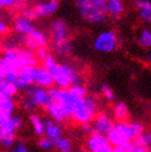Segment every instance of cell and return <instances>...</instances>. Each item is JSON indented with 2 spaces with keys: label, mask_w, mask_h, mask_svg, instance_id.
<instances>
[{
  "label": "cell",
  "mask_w": 151,
  "mask_h": 152,
  "mask_svg": "<svg viewBox=\"0 0 151 152\" xmlns=\"http://www.w3.org/2000/svg\"><path fill=\"white\" fill-rule=\"evenodd\" d=\"M36 71L37 66H24L18 73V79L15 84L18 86L19 89H27L29 87H31L35 84V77H36Z\"/></svg>",
  "instance_id": "cell-13"
},
{
  "label": "cell",
  "mask_w": 151,
  "mask_h": 152,
  "mask_svg": "<svg viewBox=\"0 0 151 152\" xmlns=\"http://www.w3.org/2000/svg\"><path fill=\"white\" fill-rule=\"evenodd\" d=\"M26 93V98H29L37 108H46V106L52 102L51 95L47 88H43L40 86L32 84L31 87H29Z\"/></svg>",
  "instance_id": "cell-10"
},
{
  "label": "cell",
  "mask_w": 151,
  "mask_h": 152,
  "mask_svg": "<svg viewBox=\"0 0 151 152\" xmlns=\"http://www.w3.org/2000/svg\"><path fill=\"white\" fill-rule=\"evenodd\" d=\"M134 6L140 21L151 24V0H134Z\"/></svg>",
  "instance_id": "cell-16"
},
{
  "label": "cell",
  "mask_w": 151,
  "mask_h": 152,
  "mask_svg": "<svg viewBox=\"0 0 151 152\" xmlns=\"http://www.w3.org/2000/svg\"><path fill=\"white\" fill-rule=\"evenodd\" d=\"M52 48H54L55 53H57L58 56H67L70 55L73 50V43L72 41L68 39L63 42H59V43H56V45H52Z\"/></svg>",
  "instance_id": "cell-27"
},
{
  "label": "cell",
  "mask_w": 151,
  "mask_h": 152,
  "mask_svg": "<svg viewBox=\"0 0 151 152\" xmlns=\"http://www.w3.org/2000/svg\"><path fill=\"white\" fill-rule=\"evenodd\" d=\"M130 145H131V142L125 143V145H123V146H114L111 150V152H130L129 151Z\"/></svg>",
  "instance_id": "cell-40"
},
{
  "label": "cell",
  "mask_w": 151,
  "mask_h": 152,
  "mask_svg": "<svg viewBox=\"0 0 151 152\" xmlns=\"http://www.w3.org/2000/svg\"><path fill=\"white\" fill-rule=\"evenodd\" d=\"M19 88L15 83L7 80V79H3L0 80V94H4V95H9V96H12L15 98L19 93Z\"/></svg>",
  "instance_id": "cell-23"
},
{
  "label": "cell",
  "mask_w": 151,
  "mask_h": 152,
  "mask_svg": "<svg viewBox=\"0 0 151 152\" xmlns=\"http://www.w3.org/2000/svg\"><path fill=\"white\" fill-rule=\"evenodd\" d=\"M45 121V136H47L52 141H56L63 136V130L59 123H56L52 119H43Z\"/></svg>",
  "instance_id": "cell-17"
},
{
  "label": "cell",
  "mask_w": 151,
  "mask_h": 152,
  "mask_svg": "<svg viewBox=\"0 0 151 152\" xmlns=\"http://www.w3.org/2000/svg\"><path fill=\"white\" fill-rule=\"evenodd\" d=\"M24 126V120L19 115H10L3 118L0 125V147L4 150H10L16 141L18 130Z\"/></svg>",
  "instance_id": "cell-4"
},
{
  "label": "cell",
  "mask_w": 151,
  "mask_h": 152,
  "mask_svg": "<svg viewBox=\"0 0 151 152\" xmlns=\"http://www.w3.org/2000/svg\"><path fill=\"white\" fill-rule=\"evenodd\" d=\"M46 113L48 114L50 119L56 121V123H65L66 120H68V118H67V115L62 109V106L54 100L46 106Z\"/></svg>",
  "instance_id": "cell-19"
},
{
  "label": "cell",
  "mask_w": 151,
  "mask_h": 152,
  "mask_svg": "<svg viewBox=\"0 0 151 152\" xmlns=\"http://www.w3.org/2000/svg\"><path fill=\"white\" fill-rule=\"evenodd\" d=\"M4 9V0H0V10Z\"/></svg>",
  "instance_id": "cell-43"
},
{
  "label": "cell",
  "mask_w": 151,
  "mask_h": 152,
  "mask_svg": "<svg viewBox=\"0 0 151 152\" xmlns=\"http://www.w3.org/2000/svg\"><path fill=\"white\" fill-rule=\"evenodd\" d=\"M144 125L139 121H117L113 124L107 137L113 146H123L125 143L133 142L140 134H142Z\"/></svg>",
  "instance_id": "cell-1"
},
{
  "label": "cell",
  "mask_w": 151,
  "mask_h": 152,
  "mask_svg": "<svg viewBox=\"0 0 151 152\" xmlns=\"http://www.w3.org/2000/svg\"><path fill=\"white\" fill-rule=\"evenodd\" d=\"M35 53H36L37 58H39V61H43L45 58H46L50 55V51L46 47H41V48H37Z\"/></svg>",
  "instance_id": "cell-36"
},
{
  "label": "cell",
  "mask_w": 151,
  "mask_h": 152,
  "mask_svg": "<svg viewBox=\"0 0 151 152\" xmlns=\"http://www.w3.org/2000/svg\"><path fill=\"white\" fill-rule=\"evenodd\" d=\"M21 43L26 48L36 51L37 48L46 47L48 45V36L46 32L41 31L39 28H34L31 32L26 36H21Z\"/></svg>",
  "instance_id": "cell-8"
},
{
  "label": "cell",
  "mask_w": 151,
  "mask_h": 152,
  "mask_svg": "<svg viewBox=\"0 0 151 152\" xmlns=\"http://www.w3.org/2000/svg\"><path fill=\"white\" fill-rule=\"evenodd\" d=\"M135 142L151 150V131H144L142 134H140L138 137L135 139Z\"/></svg>",
  "instance_id": "cell-28"
},
{
  "label": "cell",
  "mask_w": 151,
  "mask_h": 152,
  "mask_svg": "<svg viewBox=\"0 0 151 152\" xmlns=\"http://www.w3.org/2000/svg\"><path fill=\"white\" fill-rule=\"evenodd\" d=\"M100 93H102V95H103L108 102H114V99H115V93H114V90H113V88H111L110 86L105 84V83L100 84Z\"/></svg>",
  "instance_id": "cell-30"
},
{
  "label": "cell",
  "mask_w": 151,
  "mask_h": 152,
  "mask_svg": "<svg viewBox=\"0 0 151 152\" xmlns=\"http://www.w3.org/2000/svg\"><path fill=\"white\" fill-rule=\"evenodd\" d=\"M107 0H77L76 6L81 18L92 25H102L108 19Z\"/></svg>",
  "instance_id": "cell-2"
},
{
  "label": "cell",
  "mask_w": 151,
  "mask_h": 152,
  "mask_svg": "<svg viewBox=\"0 0 151 152\" xmlns=\"http://www.w3.org/2000/svg\"><path fill=\"white\" fill-rule=\"evenodd\" d=\"M29 120H30V123H31L34 134L36 136H39V137L43 136L45 135V121H43V119L37 115V114L31 113L29 116Z\"/></svg>",
  "instance_id": "cell-22"
},
{
  "label": "cell",
  "mask_w": 151,
  "mask_h": 152,
  "mask_svg": "<svg viewBox=\"0 0 151 152\" xmlns=\"http://www.w3.org/2000/svg\"><path fill=\"white\" fill-rule=\"evenodd\" d=\"M149 152H151V150H150V151H149Z\"/></svg>",
  "instance_id": "cell-46"
},
{
  "label": "cell",
  "mask_w": 151,
  "mask_h": 152,
  "mask_svg": "<svg viewBox=\"0 0 151 152\" xmlns=\"http://www.w3.org/2000/svg\"><path fill=\"white\" fill-rule=\"evenodd\" d=\"M92 121H93V123H92V125H93V132L102 134V135H107L110 131L113 124H114V121H113L111 116L108 115L107 113L97 114Z\"/></svg>",
  "instance_id": "cell-14"
},
{
  "label": "cell",
  "mask_w": 151,
  "mask_h": 152,
  "mask_svg": "<svg viewBox=\"0 0 151 152\" xmlns=\"http://www.w3.org/2000/svg\"><path fill=\"white\" fill-rule=\"evenodd\" d=\"M81 131L86 135H90L93 132V125L92 123H83L81 124Z\"/></svg>",
  "instance_id": "cell-38"
},
{
  "label": "cell",
  "mask_w": 151,
  "mask_h": 152,
  "mask_svg": "<svg viewBox=\"0 0 151 152\" xmlns=\"http://www.w3.org/2000/svg\"><path fill=\"white\" fill-rule=\"evenodd\" d=\"M5 74H6V73L1 69V68H0V80H3V79L5 78Z\"/></svg>",
  "instance_id": "cell-42"
},
{
  "label": "cell",
  "mask_w": 151,
  "mask_h": 152,
  "mask_svg": "<svg viewBox=\"0 0 151 152\" xmlns=\"http://www.w3.org/2000/svg\"><path fill=\"white\" fill-rule=\"evenodd\" d=\"M15 109H16V103H15L14 98L0 94V116L6 118L12 115Z\"/></svg>",
  "instance_id": "cell-20"
},
{
  "label": "cell",
  "mask_w": 151,
  "mask_h": 152,
  "mask_svg": "<svg viewBox=\"0 0 151 152\" xmlns=\"http://www.w3.org/2000/svg\"><path fill=\"white\" fill-rule=\"evenodd\" d=\"M35 84L43 87V88H47V89L54 87V78H52L50 71L47 69V68H45L43 66L37 67L36 77H35Z\"/></svg>",
  "instance_id": "cell-18"
},
{
  "label": "cell",
  "mask_w": 151,
  "mask_h": 152,
  "mask_svg": "<svg viewBox=\"0 0 151 152\" xmlns=\"http://www.w3.org/2000/svg\"><path fill=\"white\" fill-rule=\"evenodd\" d=\"M37 146H39V148H41L42 151H51L54 150V141H52L51 139H48L47 136H41V137H39V141H37Z\"/></svg>",
  "instance_id": "cell-29"
},
{
  "label": "cell",
  "mask_w": 151,
  "mask_h": 152,
  "mask_svg": "<svg viewBox=\"0 0 151 152\" xmlns=\"http://www.w3.org/2000/svg\"><path fill=\"white\" fill-rule=\"evenodd\" d=\"M59 9V0H42L32 6L34 19L50 18Z\"/></svg>",
  "instance_id": "cell-11"
},
{
  "label": "cell",
  "mask_w": 151,
  "mask_h": 152,
  "mask_svg": "<svg viewBox=\"0 0 151 152\" xmlns=\"http://www.w3.org/2000/svg\"><path fill=\"white\" fill-rule=\"evenodd\" d=\"M136 42L140 47L145 48V50H150L151 48V30L150 28H142L138 34Z\"/></svg>",
  "instance_id": "cell-25"
},
{
  "label": "cell",
  "mask_w": 151,
  "mask_h": 152,
  "mask_svg": "<svg viewBox=\"0 0 151 152\" xmlns=\"http://www.w3.org/2000/svg\"><path fill=\"white\" fill-rule=\"evenodd\" d=\"M54 148L56 150V152H73L74 148H73V143L71 142L70 139L65 137H59L58 140H56L54 142Z\"/></svg>",
  "instance_id": "cell-26"
},
{
  "label": "cell",
  "mask_w": 151,
  "mask_h": 152,
  "mask_svg": "<svg viewBox=\"0 0 151 152\" xmlns=\"http://www.w3.org/2000/svg\"><path fill=\"white\" fill-rule=\"evenodd\" d=\"M24 4L25 0H4V7L10 10H21L24 7Z\"/></svg>",
  "instance_id": "cell-32"
},
{
  "label": "cell",
  "mask_w": 151,
  "mask_h": 152,
  "mask_svg": "<svg viewBox=\"0 0 151 152\" xmlns=\"http://www.w3.org/2000/svg\"><path fill=\"white\" fill-rule=\"evenodd\" d=\"M56 62H57L56 57H55L54 55H51V53H50V55L42 61V66H43L45 68H47V69H48V68H50V67H52V66H54Z\"/></svg>",
  "instance_id": "cell-35"
},
{
  "label": "cell",
  "mask_w": 151,
  "mask_h": 152,
  "mask_svg": "<svg viewBox=\"0 0 151 152\" xmlns=\"http://www.w3.org/2000/svg\"><path fill=\"white\" fill-rule=\"evenodd\" d=\"M129 151L130 152H149L150 150L144 147V146H141V145H139V143H136V142H131Z\"/></svg>",
  "instance_id": "cell-37"
},
{
  "label": "cell",
  "mask_w": 151,
  "mask_h": 152,
  "mask_svg": "<svg viewBox=\"0 0 151 152\" xmlns=\"http://www.w3.org/2000/svg\"><path fill=\"white\" fill-rule=\"evenodd\" d=\"M77 152H89L88 150H83V148H81V150H78Z\"/></svg>",
  "instance_id": "cell-44"
},
{
  "label": "cell",
  "mask_w": 151,
  "mask_h": 152,
  "mask_svg": "<svg viewBox=\"0 0 151 152\" xmlns=\"http://www.w3.org/2000/svg\"><path fill=\"white\" fill-rule=\"evenodd\" d=\"M51 42L52 45H56L59 42H63L70 39V28L67 22L63 19H56L51 22Z\"/></svg>",
  "instance_id": "cell-12"
},
{
  "label": "cell",
  "mask_w": 151,
  "mask_h": 152,
  "mask_svg": "<svg viewBox=\"0 0 151 152\" xmlns=\"http://www.w3.org/2000/svg\"><path fill=\"white\" fill-rule=\"evenodd\" d=\"M48 92H50V95H51V100L58 103L62 106V109H63L65 114L67 115V118L72 119L73 110H74L76 105H77V103H78V100L81 99V98L73 95L68 89L58 88V87L48 88Z\"/></svg>",
  "instance_id": "cell-6"
},
{
  "label": "cell",
  "mask_w": 151,
  "mask_h": 152,
  "mask_svg": "<svg viewBox=\"0 0 151 152\" xmlns=\"http://www.w3.org/2000/svg\"><path fill=\"white\" fill-rule=\"evenodd\" d=\"M11 152H30V148L24 141H15L14 146L11 147Z\"/></svg>",
  "instance_id": "cell-34"
},
{
  "label": "cell",
  "mask_w": 151,
  "mask_h": 152,
  "mask_svg": "<svg viewBox=\"0 0 151 152\" xmlns=\"http://www.w3.org/2000/svg\"><path fill=\"white\" fill-rule=\"evenodd\" d=\"M113 115L118 121L126 120L128 115H129V108L124 102H118L113 106Z\"/></svg>",
  "instance_id": "cell-24"
},
{
  "label": "cell",
  "mask_w": 151,
  "mask_h": 152,
  "mask_svg": "<svg viewBox=\"0 0 151 152\" xmlns=\"http://www.w3.org/2000/svg\"><path fill=\"white\" fill-rule=\"evenodd\" d=\"M1 121H3V118H1V116H0V125H1Z\"/></svg>",
  "instance_id": "cell-45"
},
{
  "label": "cell",
  "mask_w": 151,
  "mask_h": 152,
  "mask_svg": "<svg viewBox=\"0 0 151 152\" xmlns=\"http://www.w3.org/2000/svg\"><path fill=\"white\" fill-rule=\"evenodd\" d=\"M105 7H107L108 16H110L113 19H119L124 14L125 4L123 0H107Z\"/></svg>",
  "instance_id": "cell-21"
},
{
  "label": "cell",
  "mask_w": 151,
  "mask_h": 152,
  "mask_svg": "<svg viewBox=\"0 0 151 152\" xmlns=\"http://www.w3.org/2000/svg\"><path fill=\"white\" fill-rule=\"evenodd\" d=\"M119 40L118 35L113 30H104L95 36L93 41V47L97 52L100 53H111L118 48Z\"/></svg>",
  "instance_id": "cell-7"
},
{
  "label": "cell",
  "mask_w": 151,
  "mask_h": 152,
  "mask_svg": "<svg viewBox=\"0 0 151 152\" xmlns=\"http://www.w3.org/2000/svg\"><path fill=\"white\" fill-rule=\"evenodd\" d=\"M12 27H14V31L16 32V35L26 36L35 28V24L32 19L20 14L12 20Z\"/></svg>",
  "instance_id": "cell-15"
},
{
  "label": "cell",
  "mask_w": 151,
  "mask_h": 152,
  "mask_svg": "<svg viewBox=\"0 0 151 152\" xmlns=\"http://www.w3.org/2000/svg\"><path fill=\"white\" fill-rule=\"evenodd\" d=\"M98 114V102L93 96H83L78 100L73 110L72 119L78 124L92 123L94 116Z\"/></svg>",
  "instance_id": "cell-5"
},
{
  "label": "cell",
  "mask_w": 151,
  "mask_h": 152,
  "mask_svg": "<svg viewBox=\"0 0 151 152\" xmlns=\"http://www.w3.org/2000/svg\"><path fill=\"white\" fill-rule=\"evenodd\" d=\"M48 71L54 78V86L58 88L68 89L72 84H79L83 83V78L81 73L76 68L68 63H59L56 62Z\"/></svg>",
  "instance_id": "cell-3"
},
{
  "label": "cell",
  "mask_w": 151,
  "mask_h": 152,
  "mask_svg": "<svg viewBox=\"0 0 151 152\" xmlns=\"http://www.w3.org/2000/svg\"><path fill=\"white\" fill-rule=\"evenodd\" d=\"M9 32V24L5 19H0V36H4Z\"/></svg>",
  "instance_id": "cell-39"
},
{
  "label": "cell",
  "mask_w": 151,
  "mask_h": 152,
  "mask_svg": "<svg viewBox=\"0 0 151 152\" xmlns=\"http://www.w3.org/2000/svg\"><path fill=\"white\" fill-rule=\"evenodd\" d=\"M68 90L76 96H78V98H83V96H86L87 95V88L83 86V83H79V84H72Z\"/></svg>",
  "instance_id": "cell-31"
},
{
  "label": "cell",
  "mask_w": 151,
  "mask_h": 152,
  "mask_svg": "<svg viewBox=\"0 0 151 152\" xmlns=\"http://www.w3.org/2000/svg\"><path fill=\"white\" fill-rule=\"evenodd\" d=\"M144 59H145V62H146V63L151 64V48L146 51V53H145V56H144Z\"/></svg>",
  "instance_id": "cell-41"
},
{
  "label": "cell",
  "mask_w": 151,
  "mask_h": 152,
  "mask_svg": "<svg viewBox=\"0 0 151 152\" xmlns=\"http://www.w3.org/2000/svg\"><path fill=\"white\" fill-rule=\"evenodd\" d=\"M86 147L89 152H111L113 146L107 135L92 132L86 140Z\"/></svg>",
  "instance_id": "cell-9"
},
{
  "label": "cell",
  "mask_w": 151,
  "mask_h": 152,
  "mask_svg": "<svg viewBox=\"0 0 151 152\" xmlns=\"http://www.w3.org/2000/svg\"><path fill=\"white\" fill-rule=\"evenodd\" d=\"M21 106H22V109H24L25 111H27V113H35L36 111V109H37V106L29 99V98H25V99H22L21 100Z\"/></svg>",
  "instance_id": "cell-33"
}]
</instances>
